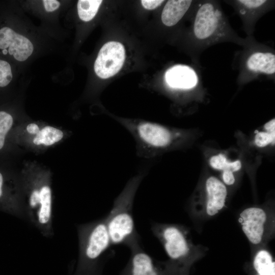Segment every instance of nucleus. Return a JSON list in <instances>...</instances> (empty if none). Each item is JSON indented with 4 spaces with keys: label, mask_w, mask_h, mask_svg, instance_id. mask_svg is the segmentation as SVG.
I'll list each match as a JSON object with an SVG mask.
<instances>
[{
    "label": "nucleus",
    "mask_w": 275,
    "mask_h": 275,
    "mask_svg": "<svg viewBox=\"0 0 275 275\" xmlns=\"http://www.w3.org/2000/svg\"><path fill=\"white\" fill-rule=\"evenodd\" d=\"M193 14L190 37L195 60L211 46L232 42L244 46L252 37L243 38L238 35L230 25L218 1H196Z\"/></svg>",
    "instance_id": "1"
},
{
    "label": "nucleus",
    "mask_w": 275,
    "mask_h": 275,
    "mask_svg": "<svg viewBox=\"0 0 275 275\" xmlns=\"http://www.w3.org/2000/svg\"><path fill=\"white\" fill-rule=\"evenodd\" d=\"M147 173L148 169L141 170L128 180L114 200L109 213L105 216L112 245H124L129 248L140 243L132 209L136 191Z\"/></svg>",
    "instance_id": "2"
},
{
    "label": "nucleus",
    "mask_w": 275,
    "mask_h": 275,
    "mask_svg": "<svg viewBox=\"0 0 275 275\" xmlns=\"http://www.w3.org/2000/svg\"><path fill=\"white\" fill-rule=\"evenodd\" d=\"M79 256L73 275L101 274L112 245L105 217L77 226Z\"/></svg>",
    "instance_id": "3"
},
{
    "label": "nucleus",
    "mask_w": 275,
    "mask_h": 275,
    "mask_svg": "<svg viewBox=\"0 0 275 275\" xmlns=\"http://www.w3.org/2000/svg\"><path fill=\"white\" fill-rule=\"evenodd\" d=\"M115 120L132 136L137 156L146 159H151L172 147L182 136L179 131L147 120L117 117Z\"/></svg>",
    "instance_id": "4"
},
{
    "label": "nucleus",
    "mask_w": 275,
    "mask_h": 275,
    "mask_svg": "<svg viewBox=\"0 0 275 275\" xmlns=\"http://www.w3.org/2000/svg\"><path fill=\"white\" fill-rule=\"evenodd\" d=\"M240 58L237 80L249 81L261 76L274 78L275 54L274 50L264 44L256 42L251 37L246 45L243 46Z\"/></svg>",
    "instance_id": "5"
},
{
    "label": "nucleus",
    "mask_w": 275,
    "mask_h": 275,
    "mask_svg": "<svg viewBox=\"0 0 275 275\" xmlns=\"http://www.w3.org/2000/svg\"><path fill=\"white\" fill-rule=\"evenodd\" d=\"M151 230L160 241L173 262H181L190 253V247L184 230L175 225L153 223Z\"/></svg>",
    "instance_id": "6"
},
{
    "label": "nucleus",
    "mask_w": 275,
    "mask_h": 275,
    "mask_svg": "<svg viewBox=\"0 0 275 275\" xmlns=\"http://www.w3.org/2000/svg\"><path fill=\"white\" fill-rule=\"evenodd\" d=\"M125 59L122 44L116 41L107 42L100 49L94 63L98 76L106 79L113 76L121 69Z\"/></svg>",
    "instance_id": "7"
},
{
    "label": "nucleus",
    "mask_w": 275,
    "mask_h": 275,
    "mask_svg": "<svg viewBox=\"0 0 275 275\" xmlns=\"http://www.w3.org/2000/svg\"><path fill=\"white\" fill-rule=\"evenodd\" d=\"M235 9L242 22L248 37L252 36L256 22L263 15L272 10L274 1L268 0H235L227 1Z\"/></svg>",
    "instance_id": "8"
},
{
    "label": "nucleus",
    "mask_w": 275,
    "mask_h": 275,
    "mask_svg": "<svg viewBox=\"0 0 275 275\" xmlns=\"http://www.w3.org/2000/svg\"><path fill=\"white\" fill-rule=\"evenodd\" d=\"M34 46L29 39L8 25L0 26V54L23 62L32 54Z\"/></svg>",
    "instance_id": "9"
},
{
    "label": "nucleus",
    "mask_w": 275,
    "mask_h": 275,
    "mask_svg": "<svg viewBox=\"0 0 275 275\" xmlns=\"http://www.w3.org/2000/svg\"><path fill=\"white\" fill-rule=\"evenodd\" d=\"M129 249V259L120 275H164L161 264L143 249L140 243Z\"/></svg>",
    "instance_id": "10"
},
{
    "label": "nucleus",
    "mask_w": 275,
    "mask_h": 275,
    "mask_svg": "<svg viewBox=\"0 0 275 275\" xmlns=\"http://www.w3.org/2000/svg\"><path fill=\"white\" fill-rule=\"evenodd\" d=\"M239 221L248 240L254 244L260 243L264 237L267 214L259 207L245 209L240 214Z\"/></svg>",
    "instance_id": "11"
},
{
    "label": "nucleus",
    "mask_w": 275,
    "mask_h": 275,
    "mask_svg": "<svg viewBox=\"0 0 275 275\" xmlns=\"http://www.w3.org/2000/svg\"><path fill=\"white\" fill-rule=\"evenodd\" d=\"M0 210L20 218H25L23 205L16 197L15 188L0 170Z\"/></svg>",
    "instance_id": "12"
},
{
    "label": "nucleus",
    "mask_w": 275,
    "mask_h": 275,
    "mask_svg": "<svg viewBox=\"0 0 275 275\" xmlns=\"http://www.w3.org/2000/svg\"><path fill=\"white\" fill-rule=\"evenodd\" d=\"M165 79L168 86L175 90H190L195 88L198 82L195 71L183 65L170 68L165 73Z\"/></svg>",
    "instance_id": "13"
},
{
    "label": "nucleus",
    "mask_w": 275,
    "mask_h": 275,
    "mask_svg": "<svg viewBox=\"0 0 275 275\" xmlns=\"http://www.w3.org/2000/svg\"><path fill=\"white\" fill-rule=\"evenodd\" d=\"M206 189L207 193L206 212L208 215L213 216L224 207L227 190L225 185L214 177L207 179Z\"/></svg>",
    "instance_id": "14"
},
{
    "label": "nucleus",
    "mask_w": 275,
    "mask_h": 275,
    "mask_svg": "<svg viewBox=\"0 0 275 275\" xmlns=\"http://www.w3.org/2000/svg\"><path fill=\"white\" fill-rule=\"evenodd\" d=\"M196 1L191 0H170L164 5L161 15L162 23L166 26L175 25L193 8Z\"/></svg>",
    "instance_id": "15"
},
{
    "label": "nucleus",
    "mask_w": 275,
    "mask_h": 275,
    "mask_svg": "<svg viewBox=\"0 0 275 275\" xmlns=\"http://www.w3.org/2000/svg\"><path fill=\"white\" fill-rule=\"evenodd\" d=\"M28 132L36 134L33 143L36 145H52L60 141L63 137L62 130L57 128L46 126L40 130L38 126L35 123H31L26 127Z\"/></svg>",
    "instance_id": "16"
},
{
    "label": "nucleus",
    "mask_w": 275,
    "mask_h": 275,
    "mask_svg": "<svg viewBox=\"0 0 275 275\" xmlns=\"http://www.w3.org/2000/svg\"><path fill=\"white\" fill-rule=\"evenodd\" d=\"M253 265L258 275H275V262L266 250H262L257 253Z\"/></svg>",
    "instance_id": "17"
},
{
    "label": "nucleus",
    "mask_w": 275,
    "mask_h": 275,
    "mask_svg": "<svg viewBox=\"0 0 275 275\" xmlns=\"http://www.w3.org/2000/svg\"><path fill=\"white\" fill-rule=\"evenodd\" d=\"M102 1L79 0L77 3V12L79 18L84 21L91 20L97 14Z\"/></svg>",
    "instance_id": "18"
},
{
    "label": "nucleus",
    "mask_w": 275,
    "mask_h": 275,
    "mask_svg": "<svg viewBox=\"0 0 275 275\" xmlns=\"http://www.w3.org/2000/svg\"><path fill=\"white\" fill-rule=\"evenodd\" d=\"M210 166L214 169L222 170L223 172L226 171L236 172L240 170L241 167V162L236 160L230 162L227 160L225 155L219 154L211 157L210 161Z\"/></svg>",
    "instance_id": "19"
},
{
    "label": "nucleus",
    "mask_w": 275,
    "mask_h": 275,
    "mask_svg": "<svg viewBox=\"0 0 275 275\" xmlns=\"http://www.w3.org/2000/svg\"><path fill=\"white\" fill-rule=\"evenodd\" d=\"M13 77L10 63L0 58V89L7 88L11 84Z\"/></svg>",
    "instance_id": "20"
},
{
    "label": "nucleus",
    "mask_w": 275,
    "mask_h": 275,
    "mask_svg": "<svg viewBox=\"0 0 275 275\" xmlns=\"http://www.w3.org/2000/svg\"><path fill=\"white\" fill-rule=\"evenodd\" d=\"M275 135L268 132H259L255 138V144L259 147H264L270 143L274 144Z\"/></svg>",
    "instance_id": "21"
},
{
    "label": "nucleus",
    "mask_w": 275,
    "mask_h": 275,
    "mask_svg": "<svg viewBox=\"0 0 275 275\" xmlns=\"http://www.w3.org/2000/svg\"><path fill=\"white\" fill-rule=\"evenodd\" d=\"M43 4L45 10L48 12L56 10L60 6V2L56 0H44Z\"/></svg>",
    "instance_id": "22"
},
{
    "label": "nucleus",
    "mask_w": 275,
    "mask_h": 275,
    "mask_svg": "<svg viewBox=\"0 0 275 275\" xmlns=\"http://www.w3.org/2000/svg\"><path fill=\"white\" fill-rule=\"evenodd\" d=\"M164 1L158 0H142V6L146 9L153 10L160 6Z\"/></svg>",
    "instance_id": "23"
},
{
    "label": "nucleus",
    "mask_w": 275,
    "mask_h": 275,
    "mask_svg": "<svg viewBox=\"0 0 275 275\" xmlns=\"http://www.w3.org/2000/svg\"><path fill=\"white\" fill-rule=\"evenodd\" d=\"M223 180L227 185H232L235 182V177L233 172L229 171H224L222 175Z\"/></svg>",
    "instance_id": "24"
},
{
    "label": "nucleus",
    "mask_w": 275,
    "mask_h": 275,
    "mask_svg": "<svg viewBox=\"0 0 275 275\" xmlns=\"http://www.w3.org/2000/svg\"><path fill=\"white\" fill-rule=\"evenodd\" d=\"M264 128L267 132L275 135V120L273 119L270 121L267 122L265 125Z\"/></svg>",
    "instance_id": "25"
},
{
    "label": "nucleus",
    "mask_w": 275,
    "mask_h": 275,
    "mask_svg": "<svg viewBox=\"0 0 275 275\" xmlns=\"http://www.w3.org/2000/svg\"><path fill=\"white\" fill-rule=\"evenodd\" d=\"M94 275H101V274H94Z\"/></svg>",
    "instance_id": "26"
}]
</instances>
